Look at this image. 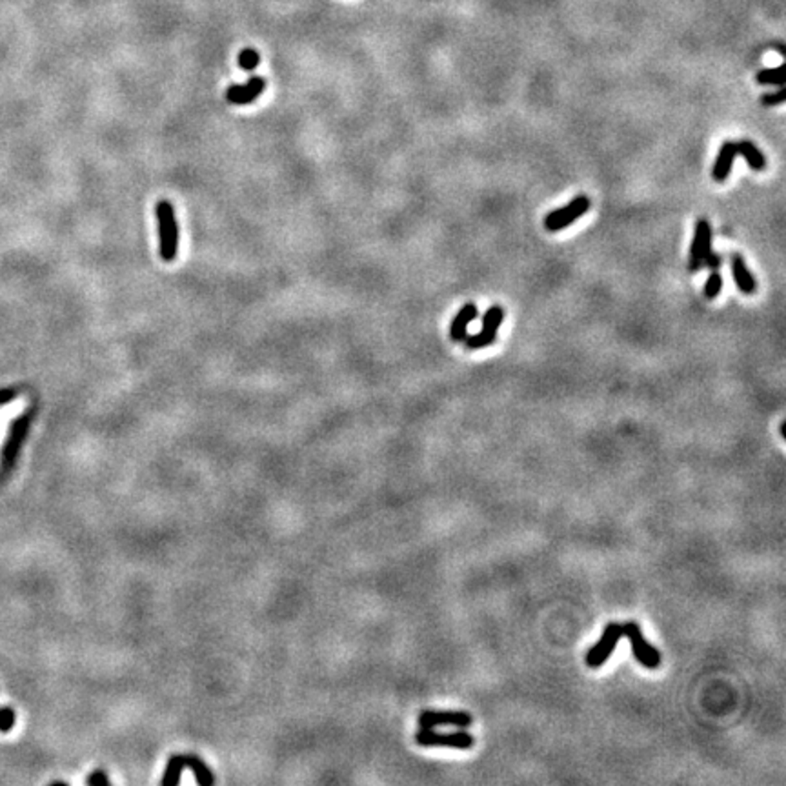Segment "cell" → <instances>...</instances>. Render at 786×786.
Wrapping results in <instances>:
<instances>
[{
    "instance_id": "obj_1",
    "label": "cell",
    "mask_w": 786,
    "mask_h": 786,
    "mask_svg": "<svg viewBox=\"0 0 786 786\" xmlns=\"http://www.w3.org/2000/svg\"><path fill=\"white\" fill-rule=\"evenodd\" d=\"M158 226V243H161V257L164 262H171L179 255V222L175 217V209L170 200H158L155 206Z\"/></svg>"
},
{
    "instance_id": "obj_2",
    "label": "cell",
    "mask_w": 786,
    "mask_h": 786,
    "mask_svg": "<svg viewBox=\"0 0 786 786\" xmlns=\"http://www.w3.org/2000/svg\"><path fill=\"white\" fill-rule=\"evenodd\" d=\"M590 204L591 202L586 195L575 197L574 200H570L568 204L562 206V208L550 212L548 215L544 217V228H546L550 233L565 230V228L574 224L577 219H581L582 215H586L588 209H590Z\"/></svg>"
},
{
    "instance_id": "obj_3",
    "label": "cell",
    "mask_w": 786,
    "mask_h": 786,
    "mask_svg": "<svg viewBox=\"0 0 786 786\" xmlns=\"http://www.w3.org/2000/svg\"><path fill=\"white\" fill-rule=\"evenodd\" d=\"M417 744L421 746H439V748H455V750H470L475 744L472 734L466 730L453 732V734H437L432 728H421L415 735Z\"/></svg>"
},
{
    "instance_id": "obj_4",
    "label": "cell",
    "mask_w": 786,
    "mask_h": 786,
    "mask_svg": "<svg viewBox=\"0 0 786 786\" xmlns=\"http://www.w3.org/2000/svg\"><path fill=\"white\" fill-rule=\"evenodd\" d=\"M623 635H626L630 639L633 657L637 659L642 666L650 668V670L659 668V664H661V654H659L657 648H654V646L646 642L641 626L637 623H626V625H623Z\"/></svg>"
},
{
    "instance_id": "obj_5",
    "label": "cell",
    "mask_w": 786,
    "mask_h": 786,
    "mask_svg": "<svg viewBox=\"0 0 786 786\" xmlns=\"http://www.w3.org/2000/svg\"><path fill=\"white\" fill-rule=\"evenodd\" d=\"M620 637H623V625L619 623H610L604 628L603 635L597 641V645L591 646L590 652L586 655V664L590 668H599L606 663L610 655L613 654V650L619 645Z\"/></svg>"
},
{
    "instance_id": "obj_6",
    "label": "cell",
    "mask_w": 786,
    "mask_h": 786,
    "mask_svg": "<svg viewBox=\"0 0 786 786\" xmlns=\"http://www.w3.org/2000/svg\"><path fill=\"white\" fill-rule=\"evenodd\" d=\"M712 250V226L706 219H699L695 222L693 228V241L692 248H690V257H688V270L692 273H697L699 270L705 268V259Z\"/></svg>"
},
{
    "instance_id": "obj_7",
    "label": "cell",
    "mask_w": 786,
    "mask_h": 786,
    "mask_svg": "<svg viewBox=\"0 0 786 786\" xmlns=\"http://www.w3.org/2000/svg\"><path fill=\"white\" fill-rule=\"evenodd\" d=\"M473 717L466 712H450V710H442V712H435V710H426L419 715V727L421 728H435V727H457V728H470L472 727Z\"/></svg>"
},
{
    "instance_id": "obj_8",
    "label": "cell",
    "mask_w": 786,
    "mask_h": 786,
    "mask_svg": "<svg viewBox=\"0 0 786 786\" xmlns=\"http://www.w3.org/2000/svg\"><path fill=\"white\" fill-rule=\"evenodd\" d=\"M266 90V81L262 77H251L244 84H233L226 91V100L235 106H246L255 103Z\"/></svg>"
},
{
    "instance_id": "obj_9",
    "label": "cell",
    "mask_w": 786,
    "mask_h": 786,
    "mask_svg": "<svg viewBox=\"0 0 786 786\" xmlns=\"http://www.w3.org/2000/svg\"><path fill=\"white\" fill-rule=\"evenodd\" d=\"M30 422H31V415L30 413H26V415H22L21 419L13 421V424H11V428H9L8 441H6L4 444V450H2V463H4L6 468H11V464H13L15 459H17L21 444L24 442V437H26L28 434V428H30Z\"/></svg>"
},
{
    "instance_id": "obj_10",
    "label": "cell",
    "mask_w": 786,
    "mask_h": 786,
    "mask_svg": "<svg viewBox=\"0 0 786 786\" xmlns=\"http://www.w3.org/2000/svg\"><path fill=\"white\" fill-rule=\"evenodd\" d=\"M735 157H737V144L735 142H722L721 149H719L717 154V158H715L714 162V168H712V179L715 180V183H724V180H728V177H730L732 173V168H734V162H735Z\"/></svg>"
},
{
    "instance_id": "obj_11",
    "label": "cell",
    "mask_w": 786,
    "mask_h": 786,
    "mask_svg": "<svg viewBox=\"0 0 786 786\" xmlns=\"http://www.w3.org/2000/svg\"><path fill=\"white\" fill-rule=\"evenodd\" d=\"M477 315H479V311H477L475 302H466L457 311V315H455L450 324V339L453 342H463L464 337L468 335V328L477 319Z\"/></svg>"
},
{
    "instance_id": "obj_12",
    "label": "cell",
    "mask_w": 786,
    "mask_h": 786,
    "mask_svg": "<svg viewBox=\"0 0 786 786\" xmlns=\"http://www.w3.org/2000/svg\"><path fill=\"white\" fill-rule=\"evenodd\" d=\"M730 260H732V273H734V281H735V284H737V288H739V291H741V294H744V295H752L753 291L757 289V282H756V279H753L752 272L748 270L744 257L739 255V253H734Z\"/></svg>"
},
{
    "instance_id": "obj_13",
    "label": "cell",
    "mask_w": 786,
    "mask_h": 786,
    "mask_svg": "<svg viewBox=\"0 0 786 786\" xmlns=\"http://www.w3.org/2000/svg\"><path fill=\"white\" fill-rule=\"evenodd\" d=\"M737 155H743L746 164L753 171H763L766 168V157L752 141L737 142Z\"/></svg>"
},
{
    "instance_id": "obj_14",
    "label": "cell",
    "mask_w": 786,
    "mask_h": 786,
    "mask_svg": "<svg viewBox=\"0 0 786 786\" xmlns=\"http://www.w3.org/2000/svg\"><path fill=\"white\" fill-rule=\"evenodd\" d=\"M184 757V766L190 768L195 775V781L202 786H209L215 782V775L212 773L209 766L206 765L204 761L199 759L197 756H183Z\"/></svg>"
},
{
    "instance_id": "obj_15",
    "label": "cell",
    "mask_w": 786,
    "mask_h": 786,
    "mask_svg": "<svg viewBox=\"0 0 786 786\" xmlns=\"http://www.w3.org/2000/svg\"><path fill=\"white\" fill-rule=\"evenodd\" d=\"M497 333L499 332H490V330H482V328H480L477 333H472V335L464 337L463 342H464V346H466V349H470V352H475V349L488 348L490 345H493V342L497 340Z\"/></svg>"
},
{
    "instance_id": "obj_16",
    "label": "cell",
    "mask_w": 786,
    "mask_h": 786,
    "mask_svg": "<svg viewBox=\"0 0 786 786\" xmlns=\"http://www.w3.org/2000/svg\"><path fill=\"white\" fill-rule=\"evenodd\" d=\"M184 768H186V766H184V757L183 756H171L170 761H168V766H166V772H164V778H162V785H164V786L179 785L180 775H183Z\"/></svg>"
},
{
    "instance_id": "obj_17",
    "label": "cell",
    "mask_w": 786,
    "mask_h": 786,
    "mask_svg": "<svg viewBox=\"0 0 786 786\" xmlns=\"http://www.w3.org/2000/svg\"><path fill=\"white\" fill-rule=\"evenodd\" d=\"M757 84L761 86H785V66H778V68H765L761 69L756 75Z\"/></svg>"
},
{
    "instance_id": "obj_18",
    "label": "cell",
    "mask_w": 786,
    "mask_h": 786,
    "mask_svg": "<svg viewBox=\"0 0 786 786\" xmlns=\"http://www.w3.org/2000/svg\"><path fill=\"white\" fill-rule=\"evenodd\" d=\"M504 320V310L499 304H493L486 310V313L482 315V330H490V332H499V328L502 326Z\"/></svg>"
},
{
    "instance_id": "obj_19",
    "label": "cell",
    "mask_w": 786,
    "mask_h": 786,
    "mask_svg": "<svg viewBox=\"0 0 786 786\" xmlns=\"http://www.w3.org/2000/svg\"><path fill=\"white\" fill-rule=\"evenodd\" d=\"M721 289H722L721 273H719V270H712V272H710L708 281H706L705 284V297L708 299V301H714V299L719 297Z\"/></svg>"
},
{
    "instance_id": "obj_20",
    "label": "cell",
    "mask_w": 786,
    "mask_h": 786,
    "mask_svg": "<svg viewBox=\"0 0 786 786\" xmlns=\"http://www.w3.org/2000/svg\"><path fill=\"white\" fill-rule=\"evenodd\" d=\"M260 55L253 50V47H246L243 52L238 53V68L244 71H253L259 66Z\"/></svg>"
},
{
    "instance_id": "obj_21",
    "label": "cell",
    "mask_w": 786,
    "mask_h": 786,
    "mask_svg": "<svg viewBox=\"0 0 786 786\" xmlns=\"http://www.w3.org/2000/svg\"><path fill=\"white\" fill-rule=\"evenodd\" d=\"M15 727V712L9 706L0 708V732L8 734Z\"/></svg>"
},
{
    "instance_id": "obj_22",
    "label": "cell",
    "mask_w": 786,
    "mask_h": 786,
    "mask_svg": "<svg viewBox=\"0 0 786 786\" xmlns=\"http://www.w3.org/2000/svg\"><path fill=\"white\" fill-rule=\"evenodd\" d=\"M785 86H779L778 91H772V93H766L763 95V98H761V103H763V106L766 108H772V106H779V104L785 103Z\"/></svg>"
},
{
    "instance_id": "obj_23",
    "label": "cell",
    "mask_w": 786,
    "mask_h": 786,
    "mask_svg": "<svg viewBox=\"0 0 786 786\" xmlns=\"http://www.w3.org/2000/svg\"><path fill=\"white\" fill-rule=\"evenodd\" d=\"M86 785H90V786H110V778H108L104 770H95L90 778L86 779Z\"/></svg>"
},
{
    "instance_id": "obj_24",
    "label": "cell",
    "mask_w": 786,
    "mask_h": 786,
    "mask_svg": "<svg viewBox=\"0 0 786 786\" xmlns=\"http://www.w3.org/2000/svg\"><path fill=\"white\" fill-rule=\"evenodd\" d=\"M705 266L710 270V272H712V270H719L721 268V255L710 250V253L705 259Z\"/></svg>"
},
{
    "instance_id": "obj_25",
    "label": "cell",
    "mask_w": 786,
    "mask_h": 786,
    "mask_svg": "<svg viewBox=\"0 0 786 786\" xmlns=\"http://www.w3.org/2000/svg\"><path fill=\"white\" fill-rule=\"evenodd\" d=\"M13 397H15L13 390H2V391H0V404L8 403V400H11Z\"/></svg>"
},
{
    "instance_id": "obj_26",
    "label": "cell",
    "mask_w": 786,
    "mask_h": 786,
    "mask_svg": "<svg viewBox=\"0 0 786 786\" xmlns=\"http://www.w3.org/2000/svg\"><path fill=\"white\" fill-rule=\"evenodd\" d=\"M785 428H786V421H785V419H782V421H781V439H786Z\"/></svg>"
}]
</instances>
